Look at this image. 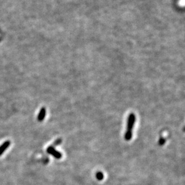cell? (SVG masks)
Wrapping results in <instances>:
<instances>
[{
	"instance_id": "6da1fadb",
	"label": "cell",
	"mask_w": 185,
	"mask_h": 185,
	"mask_svg": "<svg viewBox=\"0 0 185 185\" xmlns=\"http://www.w3.org/2000/svg\"><path fill=\"white\" fill-rule=\"evenodd\" d=\"M135 121V116L134 114H131L128 117L127 121V132H132Z\"/></svg>"
},
{
	"instance_id": "52a82bcc",
	"label": "cell",
	"mask_w": 185,
	"mask_h": 185,
	"mask_svg": "<svg viewBox=\"0 0 185 185\" xmlns=\"http://www.w3.org/2000/svg\"><path fill=\"white\" fill-rule=\"evenodd\" d=\"M165 139L163 138H160V140H159V145H161V146L163 145V144H164V143H165Z\"/></svg>"
},
{
	"instance_id": "7a4b0ae2",
	"label": "cell",
	"mask_w": 185,
	"mask_h": 185,
	"mask_svg": "<svg viewBox=\"0 0 185 185\" xmlns=\"http://www.w3.org/2000/svg\"><path fill=\"white\" fill-rule=\"evenodd\" d=\"M47 152L49 154L53 156L57 159H60L62 157V154L61 153H59V152H58L57 150H56L53 147L50 146L49 147H48V148L47 150Z\"/></svg>"
},
{
	"instance_id": "5b68a950",
	"label": "cell",
	"mask_w": 185,
	"mask_h": 185,
	"mask_svg": "<svg viewBox=\"0 0 185 185\" xmlns=\"http://www.w3.org/2000/svg\"><path fill=\"white\" fill-rule=\"evenodd\" d=\"M133 136V132H127L126 131L125 135V139L126 141H129L132 138Z\"/></svg>"
},
{
	"instance_id": "3957f363",
	"label": "cell",
	"mask_w": 185,
	"mask_h": 185,
	"mask_svg": "<svg viewBox=\"0 0 185 185\" xmlns=\"http://www.w3.org/2000/svg\"><path fill=\"white\" fill-rule=\"evenodd\" d=\"M10 142L9 141H6L0 146V156H1L5 152V150L10 146Z\"/></svg>"
},
{
	"instance_id": "8992f818",
	"label": "cell",
	"mask_w": 185,
	"mask_h": 185,
	"mask_svg": "<svg viewBox=\"0 0 185 185\" xmlns=\"http://www.w3.org/2000/svg\"><path fill=\"white\" fill-rule=\"evenodd\" d=\"M96 177H97V179L98 180H102V179H103V178H104V175L102 173L99 172V173H97V175H96Z\"/></svg>"
},
{
	"instance_id": "277c9868",
	"label": "cell",
	"mask_w": 185,
	"mask_h": 185,
	"mask_svg": "<svg viewBox=\"0 0 185 185\" xmlns=\"http://www.w3.org/2000/svg\"><path fill=\"white\" fill-rule=\"evenodd\" d=\"M46 109L45 108H42V109H40V111L39 112L38 116V119L39 121H42L44 117H45V115H46Z\"/></svg>"
}]
</instances>
